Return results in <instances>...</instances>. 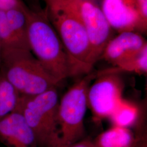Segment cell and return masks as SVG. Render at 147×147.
<instances>
[{
    "instance_id": "10",
    "label": "cell",
    "mask_w": 147,
    "mask_h": 147,
    "mask_svg": "<svg viewBox=\"0 0 147 147\" xmlns=\"http://www.w3.org/2000/svg\"><path fill=\"white\" fill-rule=\"evenodd\" d=\"M0 138L11 147H39L33 132L18 111L0 119Z\"/></svg>"
},
{
    "instance_id": "11",
    "label": "cell",
    "mask_w": 147,
    "mask_h": 147,
    "mask_svg": "<svg viewBox=\"0 0 147 147\" xmlns=\"http://www.w3.org/2000/svg\"><path fill=\"white\" fill-rule=\"evenodd\" d=\"M95 147H135L136 137L130 128L112 126L93 140Z\"/></svg>"
},
{
    "instance_id": "17",
    "label": "cell",
    "mask_w": 147,
    "mask_h": 147,
    "mask_svg": "<svg viewBox=\"0 0 147 147\" xmlns=\"http://www.w3.org/2000/svg\"><path fill=\"white\" fill-rule=\"evenodd\" d=\"M26 5L21 0H0V10L6 11L14 8H24Z\"/></svg>"
},
{
    "instance_id": "14",
    "label": "cell",
    "mask_w": 147,
    "mask_h": 147,
    "mask_svg": "<svg viewBox=\"0 0 147 147\" xmlns=\"http://www.w3.org/2000/svg\"><path fill=\"white\" fill-rule=\"evenodd\" d=\"M121 72L133 73L139 75L147 74V47L134 57L118 63L111 68L98 71L99 74H120Z\"/></svg>"
},
{
    "instance_id": "20",
    "label": "cell",
    "mask_w": 147,
    "mask_h": 147,
    "mask_svg": "<svg viewBox=\"0 0 147 147\" xmlns=\"http://www.w3.org/2000/svg\"><path fill=\"white\" fill-rule=\"evenodd\" d=\"M69 147H95V146L93 141L88 138L80 140Z\"/></svg>"
},
{
    "instance_id": "6",
    "label": "cell",
    "mask_w": 147,
    "mask_h": 147,
    "mask_svg": "<svg viewBox=\"0 0 147 147\" xmlns=\"http://www.w3.org/2000/svg\"><path fill=\"white\" fill-rule=\"evenodd\" d=\"M62 5L72 11L81 21L87 33L90 47V64L93 69L100 60L106 45L115 36L100 8L98 0H45Z\"/></svg>"
},
{
    "instance_id": "2",
    "label": "cell",
    "mask_w": 147,
    "mask_h": 147,
    "mask_svg": "<svg viewBox=\"0 0 147 147\" xmlns=\"http://www.w3.org/2000/svg\"><path fill=\"white\" fill-rule=\"evenodd\" d=\"M45 4L44 11L67 55L70 76L92 72L89 38L81 21L72 11L62 5L47 1Z\"/></svg>"
},
{
    "instance_id": "21",
    "label": "cell",
    "mask_w": 147,
    "mask_h": 147,
    "mask_svg": "<svg viewBox=\"0 0 147 147\" xmlns=\"http://www.w3.org/2000/svg\"><path fill=\"white\" fill-rule=\"evenodd\" d=\"M1 54H2V47L0 44V59H1Z\"/></svg>"
},
{
    "instance_id": "16",
    "label": "cell",
    "mask_w": 147,
    "mask_h": 147,
    "mask_svg": "<svg viewBox=\"0 0 147 147\" xmlns=\"http://www.w3.org/2000/svg\"><path fill=\"white\" fill-rule=\"evenodd\" d=\"M0 44L2 51L11 49L26 50L21 46L11 30L7 21L5 11L0 10Z\"/></svg>"
},
{
    "instance_id": "1",
    "label": "cell",
    "mask_w": 147,
    "mask_h": 147,
    "mask_svg": "<svg viewBox=\"0 0 147 147\" xmlns=\"http://www.w3.org/2000/svg\"><path fill=\"white\" fill-rule=\"evenodd\" d=\"M27 40L33 55L59 84L70 77L67 55L46 13L43 10L26 9Z\"/></svg>"
},
{
    "instance_id": "12",
    "label": "cell",
    "mask_w": 147,
    "mask_h": 147,
    "mask_svg": "<svg viewBox=\"0 0 147 147\" xmlns=\"http://www.w3.org/2000/svg\"><path fill=\"white\" fill-rule=\"evenodd\" d=\"M139 117L137 105L123 98L108 118L113 126L129 128L136 124Z\"/></svg>"
},
{
    "instance_id": "18",
    "label": "cell",
    "mask_w": 147,
    "mask_h": 147,
    "mask_svg": "<svg viewBox=\"0 0 147 147\" xmlns=\"http://www.w3.org/2000/svg\"><path fill=\"white\" fill-rule=\"evenodd\" d=\"M135 1L143 20L147 23V0H135Z\"/></svg>"
},
{
    "instance_id": "8",
    "label": "cell",
    "mask_w": 147,
    "mask_h": 147,
    "mask_svg": "<svg viewBox=\"0 0 147 147\" xmlns=\"http://www.w3.org/2000/svg\"><path fill=\"white\" fill-rule=\"evenodd\" d=\"M100 8L115 32L147 33V23L143 20L135 0H98Z\"/></svg>"
},
{
    "instance_id": "9",
    "label": "cell",
    "mask_w": 147,
    "mask_h": 147,
    "mask_svg": "<svg viewBox=\"0 0 147 147\" xmlns=\"http://www.w3.org/2000/svg\"><path fill=\"white\" fill-rule=\"evenodd\" d=\"M147 47L143 35L136 32L118 33L106 45L100 59L114 66L138 54Z\"/></svg>"
},
{
    "instance_id": "7",
    "label": "cell",
    "mask_w": 147,
    "mask_h": 147,
    "mask_svg": "<svg viewBox=\"0 0 147 147\" xmlns=\"http://www.w3.org/2000/svg\"><path fill=\"white\" fill-rule=\"evenodd\" d=\"M124 84L119 74H99L87 92V103L96 124L108 118L123 98Z\"/></svg>"
},
{
    "instance_id": "15",
    "label": "cell",
    "mask_w": 147,
    "mask_h": 147,
    "mask_svg": "<svg viewBox=\"0 0 147 147\" xmlns=\"http://www.w3.org/2000/svg\"><path fill=\"white\" fill-rule=\"evenodd\" d=\"M20 96L0 71V119L16 110Z\"/></svg>"
},
{
    "instance_id": "4",
    "label": "cell",
    "mask_w": 147,
    "mask_h": 147,
    "mask_svg": "<svg viewBox=\"0 0 147 147\" xmlns=\"http://www.w3.org/2000/svg\"><path fill=\"white\" fill-rule=\"evenodd\" d=\"M59 101L56 88L36 95L20 96L14 111L24 117L39 147H57Z\"/></svg>"
},
{
    "instance_id": "5",
    "label": "cell",
    "mask_w": 147,
    "mask_h": 147,
    "mask_svg": "<svg viewBox=\"0 0 147 147\" xmlns=\"http://www.w3.org/2000/svg\"><path fill=\"white\" fill-rule=\"evenodd\" d=\"M97 72L85 75L63 95L58 108L59 141L57 147H69L84 135V117L88 108L87 92Z\"/></svg>"
},
{
    "instance_id": "13",
    "label": "cell",
    "mask_w": 147,
    "mask_h": 147,
    "mask_svg": "<svg viewBox=\"0 0 147 147\" xmlns=\"http://www.w3.org/2000/svg\"><path fill=\"white\" fill-rule=\"evenodd\" d=\"M24 8H14L5 11V16L11 30L21 46L30 50L27 40V21L26 9Z\"/></svg>"
},
{
    "instance_id": "19",
    "label": "cell",
    "mask_w": 147,
    "mask_h": 147,
    "mask_svg": "<svg viewBox=\"0 0 147 147\" xmlns=\"http://www.w3.org/2000/svg\"><path fill=\"white\" fill-rule=\"evenodd\" d=\"M136 137V143L135 147H147V135L145 132L142 130L138 131Z\"/></svg>"
},
{
    "instance_id": "3",
    "label": "cell",
    "mask_w": 147,
    "mask_h": 147,
    "mask_svg": "<svg viewBox=\"0 0 147 147\" xmlns=\"http://www.w3.org/2000/svg\"><path fill=\"white\" fill-rule=\"evenodd\" d=\"M0 71L21 95L39 94L59 84L30 50H2Z\"/></svg>"
}]
</instances>
